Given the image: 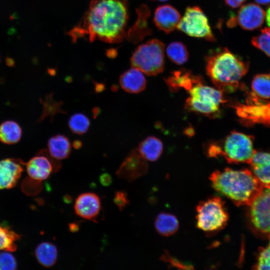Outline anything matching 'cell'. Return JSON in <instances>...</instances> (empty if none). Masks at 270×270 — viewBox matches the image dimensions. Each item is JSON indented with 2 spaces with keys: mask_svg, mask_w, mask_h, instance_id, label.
<instances>
[{
  "mask_svg": "<svg viewBox=\"0 0 270 270\" xmlns=\"http://www.w3.org/2000/svg\"><path fill=\"white\" fill-rule=\"evenodd\" d=\"M112 177L108 173L102 174L100 176V182L103 186H109L112 184Z\"/></svg>",
  "mask_w": 270,
  "mask_h": 270,
  "instance_id": "d6a6232c",
  "label": "cell"
},
{
  "mask_svg": "<svg viewBox=\"0 0 270 270\" xmlns=\"http://www.w3.org/2000/svg\"><path fill=\"white\" fill-rule=\"evenodd\" d=\"M154 226L160 234L168 236L178 231L179 222L174 214L164 212L157 216L154 221Z\"/></svg>",
  "mask_w": 270,
  "mask_h": 270,
  "instance_id": "7402d4cb",
  "label": "cell"
},
{
  "mask_svg": "<svg viewBox=\"0 0 270 270\" xmlns=\"http://www.w3.org/2000/svg\"><path fill=\"white\" fill-rule=\"evenodd\" d=\"M35 256L41 266L46 268H51L57 261L58 249L54 244L50 242H42L36 246Z\"/></svg>",
  "mask_w": 270,
  "mask_h": 270,
  "instance_id": "44dd1931",
  "label": "cell"
},
{
  "mask_svg": "<svg viewBox=\"0 0 270 270\" xmlns=\"http://www.w3.org/2000/svg\"><path fill=\"white\" fill-rule=\"evenodd\" d=\"M256 2L260 4H270V0H254Z\"/></svg>",
  "mask_w": 270,
  "mask_h": 270,
  "instance_id": "f35d334b",
  "label": "cell"
},
{
  "mask_svg": "<svg viewBox=\"0 0 270 270\" xmlns=\"http://www.w3.org/2000/svg\"><path fill=\"white\" fill-rule=\"evenodd\" d=\"M128 18L124 0H92L82 22L69 34L74 40L88 36L91 42H120L126 36Z\"/></svg>",
  "mask_w": 270,
  "mask_h": 270,
  "instance_id": "6da1fadb",
  "label": "cell"
},
{
  "mask_svg": "<svg viewBox=\"0 0 270 270\" xmlns=\"http://www.w3.org/2000/svg\"><path fill=\"white\" fill-rule=\"evenodd\" d=\"M28 178L23 182L25 192L31 186L32 194H36L41 189L42 182L47 179L53 172L58 171L61 164L59 160L52 158L46 150H42L36 155L25 164Z\"/></svg>",
  "mask_w": 270,
  "mask_h": 270,
  "instance_id": "ba28073f",
  "label": "cell"
},
{
  "mask_svg": "<svg viewBox=\"0 0 270 270\" xmlns=\"http://www.w3.org/2000/svg\"><path fill=\"white\" fill-rule=\"evenodd\" d=\"M252 44L270 57V28H264L260 33L252 39Z\"/></svg>",
  "mask_w": 270,
  "mask_h": 270,
  "instance_id": "f1b7e54d",
  "label": "cell"
},
{
  "mask_svg": "<svg viewBox=\"0 0 270 270\" xmlns=\"http://www.w3.org/2000/svg\"><path fill=\"white\" fill-rule=\"evenodd\" d=\"M74 210L78 216L96 222L101 210L100 198L93 192L82 194L75 200Z\"/></svg>",
  "mask_w": 270,
  "mask_h": 270,
  "instance_id": "5bb4252c",
  "label": "cell"
},
{
  "mask_svg": "<svg viewBox=\"0 0 270 270\" xmlns=\"http://www.w3.org/2000/svg\"><path fill=\"white\" fill-rule=\"evenodd\" d=\"M176 28L190 36L203 38L210 42L216 40L206 16L198 6L186 8Z\"/></svg>",
  "mask_w": 270,
  "mask_h": 270,
  "instance_id": "9c48e42d",
  "label": "cell"
},
{
  "mask_svg": "<svg viewBox=\"0 0 270 270\" xmlns=\"http://www.w3.org/2000/svg\"><path fill=\"white\" fill-rule=\"evenodd\" d=\"M212 185L218 194L237 206H250L264 189L252 170L226 168L216 170L210 177Z\"/></svg>",
  "mask_w": 270,
  "mask_h": 270,
  "instance_id": "7a4b0ae2",
  "label": "cell"
},
{
  "mask_svg": "<svg viewBox=\"0 0 270 270\" xmlns=\"http://www.w3.org/2000/svg\"></svg>",
  "mask_w": 270,
  "mask_h": 270,
  "instance_id": "b9f144b4",
  "label": "cell"
},
{
  "mask_svg": "<svg viewBox=\"0 0 270 270\" xmlns=\"http://www.w3.org/2000/svg\"><path fill=\"white\" fill-rule=\"evenodd\" d=\"M180 19L178 11L173 6L166 4L156 8L153 20L159 30L168 34L177 28Z\"/></svg>",
  "mask_w": 270,
  "mask_h": 270,
  "instance_id": "9a60e30c",
  "label": "cell"
},
{
  "mask_svg": "<svg viewBox=\"0 0 270 270\" xmlns=\"http://www.w3.org/2000/svg\"><path fill=\"white\" fill-rule=\"evenodd\" d=\"M114 202L120 210H122L129 204V200L127 194L123 191L116 192Z\"/></svg>",
  "mask_w": 270,
  "mask_h": 270,
  "instance_id": "1f68e13d",
  "label": "cell"
},
{
  "mask_svg": "<svg viewBox=\"0 0 270 270\" xmlns=\"http://www.w3.org/2000/svg\"><path fill=\"white\" fill-rule=\"evenodd\" d=\"M104 86L102 84H96V92H100L104 90Z\"/></svg>",
  "mask_w": 270,
  "mask_h": 270,
  "instance_id": "74e56055",
  "label": "cell"
},
{
  "mask_svg": "<svg viewBox=\"0 0 270 270\" xmlns=\"http://www.w3.org/2000/svg\"><path fill=\"white\" fill-rule=\"evenodd\" d=\"M196 212L197 227L209 234L222 230L228 220L224 202L218 196H212L199 202Z\"/></svg>",
  "mask_w": 270,
  "mask_h": 270,
  "instance_id": "8992f818",
  "label": "cell"
},
{
  "mask_svg": "<svg viewBox=\"0 0 270 270\" xmlns=\"http://www.w3.org/2000/svg\"><path fill=\"white\" fill-rule=\"evenodd\" d=\"M254 269L270 270V241L266 246L260 248Z\"/></svg>",
  "mask_w": 270,
  "mask_h": 270,
  "instance_id": "f546056e",
  "label": "cell"
},
{
  "mask_svg": "<svg viewBox=\"0 0 270 270\" xmlns=\"http://www.w3.org/2000/svg\"><path fill=\"white\" fill-rule=\"evenodd\" d=\"M188 92L189 96L185 108L210 118L219 116L221 105L226 102L224 92L204 85L203 80L194 84Z\"/></svg>",
  "mask_w": 270,
  "mask_h": 270,
  "instance_id": "5b68a950",
  "label": "cell"
},
{
  "mask_svg": "<svg viewBox=\"0 0 270 270\" xmlns=\"http://www.w3.org/2000/svg\"><path fill=\"white\" fill-rule=\"evenodd\" d=\"M20 238V236L10 228L0 224V251L14 252L16 242Z\"/></svg>",
  "mask_w": 270,
  "mask_h": 270,
  "instance_id": "4316f807",
  "label": "cell"
},
{
  "mask_svg": "<svg viewBox=\"0 0 270 270\" xmlns=\"http://www.w3.org/2000/svg\"><path fill=\"white\" fill-rule=\"evenodd\" d=\"M164 44L158 39L139 46L130 58L132 67L150 76L162 72L164 68Z\"/></svg>",
  "mask_w": 270,
  "mask_h": 270,
  "instance_id": "52a82bcc",
  "label": "cell"
},
{
  "mask_svg": "<svg viewBox=\"0 0 270 270\" xmlns=\"http://www.w3.org/2000/svg\"><path fill=\"white\" fill-rule=\"evenodd\" d=\"M158 0V1H160V2H166V1H167L168 0Z\"/></svg>",
  "mask_w": 270,
  "mask_h": 270,
  "instance_id": "60d3db41",
  "label": "cell"
},
{
  "mask_svg": "<svg viewBox=\"0 0 270 270\" xmlns=\"http://www.w3.org/2000/svg\"><path fill=\"white\" fill-rule=\"evenodd\" d=\"M72 146L75 149H80L82 146V142L78 140H75L73 142L72 144Z\"/></svg>",
  "mask_w": 270,
  "mask_h": 270,
  "instance_id": "d590c367",
  "label": "cell"
},
{
  "mask_svg": "<svg viewBox=\"0 0 270 270\" xmlns=\"http://www.w3.org/2000/svg\"><path fill=\"white\" fill-rule=\"evenodd\" d=\"M205 61L207 75L224 93L236 90L240 80L248 70V62L225 47L210 50Z\"/></svg>",
  "mask_w": 270,
  "mask_h": 270,
  "instance_id": "3957f363",
  "label": "cell"
},
{
  "mask_svg": "<svg viewBox=\"0 0 270 270\" xmlns=\"http://www.w3.org/2000/svg\"><path fill=\"white\" fill-rule=\"evenodd\" d=\"M64 202L67 204H69L72 202V198L69 195H66L64 196Z\"/></svg>",
  "mask_w": 270,
  "mask_h": 270,
  "instance_id": "ab89813d",
  "label": "cell"
},
{
  "mask_svg": "<svg viewBox=\"0 0 270 270\" xmlns=\"http://www.w3.org/2000/svg\"><path fill=\"white\" fill-rule=\"evenodd\" d=\"M90 124L89 118L82 112H76L72 114L68 122V127L71 132L78 135H82L86 133Z\"/></svg>",
  "mask_w": 270,
  "mask_h": 270,
  "instance_id": "83f0119b",
  "label": "cell"
},
{
  "mask_svg": "<svg viewBox=\"0 0 270 270\" xmlns=\"http://www.w3.org/2000/svg\"><path fill=\"white\" fill-rule=\"evenodd\" d=\"M246 0H224L225 4L232 8L240 6Z\"/></svg>",
  "mask_w": 270,
  "mask_h": 270,
  "instance_id": "836d02e7",
  "label": "cell"
},
{
  "mask_svg": "<svg viewBox=\"0 0 270 270\" xmlns=\"http://www.w3.org/2000/svg\"><path fill=\"white\" fill-rule=\"evenodd\" d=\"M22 136L20 124L12 120H8L0 124V141L6 144L18 142Z\"/></svg>",
  "mask_w": 270,
  "mask_h": 270,
  "instance_id": "cb8c5ba5",
  "label": "cell"
},
{
  "mask_svg": "<svg viewBox=\"0 0 270 270\" xmlns=\"http://www.w3.org/2000/svg\"><path fill=\"white\" fill-rule=\"evenodd\" d=\"M249 164L264 188H270V152L256 150Z\"/></svg>",
  "mask_w": 270,
  "mask_h": 270,
  "instance_id": "2e32d148",
  "label": "cell"
},
{
  "mask_svg": "<svg viewBox=\"0 0 270 270\" xmlns=\"http://www.w3.org/2000/svg\"><path fill=\"white\" fill-rule=\"evenodd\" d=\"M203 80L200 76L193 74L190 70L182 68L172 72L164 80L170 90L176 92L180 88L188 91L194 84Z\"/></svg>",
  "mask_w": 270,
  "mask_h": 270,
  "instance_id": "e0dca14e",
  "label": "cell"
},
{
  "mask_svg": "<svg viewBox=\"0 0 270 270\" xmlns=\"http://www.w3.org/2000/svg\"><path fill=\"white\" fill-rule=\"evenodd\" d=\"M166 54L171 62L178 65L184 64L188 59L189 54L186 46L180 42L170 43L166 48Z\"/></svg>",
  "mask_w": 270,
  "mask_h": 270,
  "instance_id": "d4e9b609",
  "label": "cell"
},
{
  "mask_svg": "<svg viewBox=\"0 0 270 270\" xmlns=\"http://www.w3.org/2000/svg\"><path fill=\"white\" fill-rule=\"evenodd\" d=\"M265 18L267 24L270 27V7H269L266 12Z\"/></svg>",
  "mask_w": 270,
  "mask_h": 270,
  "instance_id": "8d00e7d4",
  "label": "cell"
},
{
  "mask_svg": "<svg viewBox=\"0 0 270 270\" xmlns=\"http://www.w3.org/2000/svg\"><path fill=\"white\" fill-rule=\"evenodd\" d=\"M251 86L256 96L262 99H270V74L256 75L252 80Z\"/></svg>",
  "mask_w": 270,
  "mask_h": 270,
  "instance_id": "484cf974",
  "label": "cell"
},
{
  "mask_svg": "<svg viewBox=\"0 0 270 270\" xmlns=\"http://www.w3.org/2000/svg\"><path fill=\"white\" fill-rule=\"evenodd\" d=\"M138 12V18L131 31L132 40L136 42L152 34V30L148 28L147 23V19L150 16L148 7L144 4L141 6Z\"/></svg>",
  "mask_w": 270,
  "mask_h": 270,
  "instance_id": "603a6c76",
  "label": "cell"
},
{
  "mask_svg": "<svg viewBox=\"0 0 270 270\" xmlns=\"http://www.w3.org/2000/svg\"><path fill=\"white\" fill-rule=\"evenodd\" d=\"M10 252H0V270H14L17 268V262Z\"/></svg>",
  "mask_w": 270,
  "mask_h": 270,
  "instance_id": "4dcf8cb0",
  "label": "cell"
},
{
  "mask_svg": "<svg viewBox=\"0 0 270 270\" xmlns=\"http://www.w3.org/2000/svg\"><path fill=\"white\" fill-rule=\"evenodd\" d=\"M71 144L66 136L58 134L50 137L48 142V152L54 158L60 160L68 158L71 152Z\"/></svg>",
  "mask_w": 270,
  "mask_h": 270,
  "instance_id": "d6986e66",
  "label": "cell"
},
{
  "mask_svg": "<svg viewBox=\"0 0 270 270\" xmlns=\"http://www.w3.org/2000/svg\"><path fill=\"white\" fill-rule=\"evenodd\" d=\"M69 230L72 232H76L79 230V225L76 223L72 222L68 225Z\"/></svg>",
  "mask_w": 270,
  "mask_h": 270,
  "instance_id": "e575fe53",
  "label": "cell"
},
{
  "mask_svg": "<svg viewBox=\"0 0 270 270\" xmlns=\"http://www.w3.org/2000/svg\"><path fill=\"white\" fill-rule=\"evenodd\" d=\"M254 140L252 136L233 130L222 142L210 144L207 154L210 158L222 156L230 164H250L256 151Z\"/></svg>",
  "mask_w": 270,
  "mask_h": 270,
  "instance_id": "277c9868",
  "label": "cell"
},
{
  "mask_svg": "<svg viewBox=\"0 0 270 270\" xmlns=\"http://www.w3.org/2000/svg\"><path fill=\"white\" fill-rule=\"evenodd\" d=\"M148 170L147 160L140 154L138 148L132 150L116 172L120 178L132 182L145 174Z\"/></svg>",
  "mask_w": 270,
  "mask_h": 270,
  "instance_id": "8fae6325",
  "label": "cell"
},
{
  "mask_svg": "<svg viewBox=\"0 0 270 270\" xmlns=\"http://www.w3.org/2000/svg\"><path fill=\"white\" fill-rule=\"evenodd\" d=\"M25 163L20 158H7L0 160V190L10 189L17 184Z\"/></svg>",
  "mask_w": 270,
  "mask_h": 270,
  "instance_id": "4fadbf2b",
  "label": "cell"
},
{
  "mask_svg": "<svg viewBox=\"0 0 270 270\" xmlns=\"http://www.w3.org/2000/svg\"><path fill=\"white\" fill-rule=\"evenodd\" d=\"M119 82L122 88L130 94L142 92L145 89L146 84L143 72L134 67L125 71L120 75Z\"/></svg>",
  "mask_w": 270,
  "mask_h": 270,
  "instance_id": "ac0fdd59",
  "label": "cell"
},
{
  "mask_svg": "<svg viewBox=\"0 0 270 270\" xmlns=\"http://www.w3.org/2000/svg\"><path fill=\"white\" fill-rule=\"evenodd\" d=\"M248 206V217L252 229L270 238V188H264Z\"/></svg>",
  "mask_w": 270,
  "mask_h": 270,
  "instance_id": "30bf717a",
  "label": "cell"
},
{
  "mask_svg": "<svg viewBox=\"0 0 270 270\" xmlns=\"http://www.w3.org/2000/svg\"><path fill=\"white\" fill-rule=\"evenodd\" d=\"M266 12L258 4L249 3L242 6L236 18V22L244 30H253L264 23Z\"/></svg>",
  "mask_w": 270,
  "mask_h": 270,
  "instance_id": "7c38bea8",
  "label": "cell"
},
{
  "mask_svg": "<svg viewBox=\"0 0 270 270\" xmlns=\"http://www.w3.org/2000/svg\"><path fill=\"white\" fill-rule=\"evenodd\" d=\"M141 156L147 161L154 162L163 151L162 141L154 136H149L140 142L138 148Z\"/></svg>",
  "mask_w": 270,
  "mask_h": 270,
  "instance_id": "ffe728a7",
  "label": "cell"
}]
</instances>
